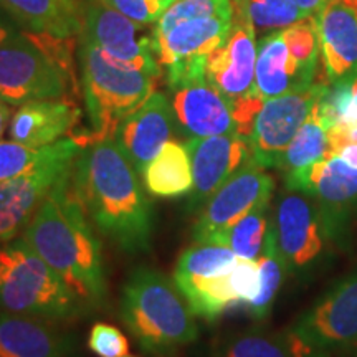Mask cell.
I'll use <instances>...</instances> for the list:
<instances>
[{
    "label": "cell",
    "instance_id": "1",
    "mask_svg": "<svg viewBox=\"0 0 357 357\" xmlns=\"http://www.w3.org/2000/svg\"><path fill=\"white\" fill-rule=\"evenodd\" d=\"M75 194L96 230L123 252H147L154 212L126 155L114 139L89 142L71 169Z\"/></svg>",
    "mask_w": 357,
    "mask_h": 357
},
{
    "label": "cell",
    "instance_id": "2",
    "mask_svg": "<svg viewBox=\"0 0 357 357\" xmlns=\"http://www.w3.org/2000/svg\"><path fill=\"white\" fill-rule=\"evenodd\" d=\"M22 238L68 284L84 307L105 301L101 243L75 194L71 171L53 187Z\"/></svg>",
    "mask_w": 357,
    "mask_h": 357
},
{
    "label": "cell",
    "instance_id": "3",
    "mask_svg": "<svg viewBox=\"0 0 357 357\" xmlns=\"http://www.w3.org/2000/svg\"><path fill=\"white\" fill-rule=\"evenodd\" d=\"M121 319L142 349L171 354L199 337L195 314L176 283L153 268L134 270L123 288Z\"/></svg>",
    "mask_w": 357,
    "mask_h": 357
},
{
    "label": "cell",
    "instance_id": "4",
    "mask_svg": "<svg viewBox=\"0 0 357 357\" xmlns=\"http://www.w3.org/2000/svg\"><path fill=\"white\" fill-rule=\"evenodd\" d=\"M79 71L91 134L77 139L84 147L89 142L114 139L119 124L132 114L154 93L158 79L144 71L118 65L79 35Z\"/></svg>",
    "mask_w": 357,
    "mask_h": 357
},
{
    "label": "cell",
    "instance_id": "5",
    "mask_svg": "<svg viewBox=\"0 0 357 357\" xmlns=\"http://www.w3.org/2000/svg\"><path fill=\"white\" fill-rule=\"evenodd\" d=\"M84 305L24 238L0 243V311L43 319L73 318Z\"/></svg>",
    "mask_w": 357,
    "mask_h": 357
},
{
    "label": "cell",
    "instance_id": "6",
    "mask_svg": "<svg viewBox=\"0 0 357 357\" xmlns=\"http://www.w3.org/2000/svg\"><path fill=\"white\" fill-rule=\"evenodd\" d=\"M71 78L43 33L22 32L0 45V98L8 105L65 96Z\"/></svg>",
    "mask_w": 357,
    "mask_h": 357
},
{
    "label": "cell",
    "instance_id": "7",
    "mask_svg": "<svg viewBox=\"0 0 357 357\" xmlns=\"http://www.w3.org/2000/svg\"><path fill=\"white\" fill-rule=\"evenodd\" d=\"M270 231L288 273L314 270L337 238L329 218L311 195L287 189L271 215Z\"/></svg>",
    "mask_w": 357,
    "mask_h": 357
},
{
    "label": "cell",
    "instance_id": "8",
    "mask_svg": "<svg viewBox=\"0 0 357 357\" xmlns=\"http://www.w3.org/2000/svg\"><path fill=\"white\" fill-rule=\"evenodd\" d=\"M82 149L77 137L61 139L50 159L0 185V243L10 242L26 229L53 187L73 169Z\"/></svg>",
    "mask_w": 357,
    "mask_h": 357
},
{
    "label": "cell",
    "instance_id": "9",
    "mask_svg": "<svg viewBox=\"0 0 357 357\" xmlns=\"http://www.w3.org/2000/svg\"><path fill=\"white\" fill-rule=\"evenodd\" d=\"M82 35L118 65L144 71L155 79L162 75L154 25L137 24L98 0L86 7Z\"/></svg>",
    "mask_w": 357,
    "mask_h": 357
},
{
    "label": "cell",
    "instance_id": "10",
    "mask_svg": "<svg viewBox=\"0 0 357 357\" xmlns=\"http://www.w3.org/2000/svg\"><path fill=\"white\" fill-rule=\"evenodd\" d=\"M273 190V177L250 159L204 205L192 231L194 242L225 245L231 227L253 208L270 204Z\"/></svg>",
    "mask_w": 357,
    "mask_h": 357
},
{
    "label": "cell",
    "instance_id": "11",
    "mask_svg": "<svg viewBox=\"0 0 357 357\" xmlns=\"http://www.w3.org/2000/svg\"><path fill=\"white\" fill-rule=\"evenodd\" d=\"M326 83L316 82L310 88L265 100L247 137L253 162L278 169L281 155L311 114Z\"/></svg>",
    "mask_w": 357,
    "mask_h": 357
},
{
    "label": "cell",
    "instance_id": "12",
    "mask_svg": "<svg viewBox=\"0 0 357 357\" xmlns=\"http://www.w3.org/2000/svg\"><path fill=\"white\" fill-rule=\"evenodd\" d=\"M307 344L319 351H347L357 346V268L339 280L294 326Z\"/></svg>",
    "mask_w": 357,
    "mask_h": 357
},
{
    "label": "cell",
    "instance_id": "13",
    "mask_svg": "<svg viewBox=\"0 0 357 357\" xmlns=\"http://www.w3.org/2000/svg\"><path fill=\"white\" fill-rule=\"evenodd\" d=\"M257 55L255 26L234 6L229 35L205 61V78L230 102V108L235 102L257 95Z\"/></svg>",
    "mask_w": 357,
    "mask_h": 357
},
{
    "label": "cell",
    "instance_id": "14",
    "mask_svg": "<svg viewBox=\"0 0 357 357\" xmlns=\"http://www.w3.org/2000/svg\"><path fill=\"white\" fill-rule=\"evenodd\" d=\"M194 187L187 207L199 211L229 178L252 159L248 141L238 132L187 139Z\"/></svg>",
    "mask_w": 357,
    "mask_h": 357
},
{
    "label": "cell",
    "instance_id": "15",
    "mask_svg": "<svg viewBox=\"0 0 357 357\" xmlns=\"http://www.w3.org/2000/svg\"><path fill=\"white\" fill-rule=\"evenodd\" d=\"M284 184L289 190L311 195L329 218L339 236L346 215L357 205V169L339 155H329L300 171L287 174Z\"/></svg>",
    "mask_w": 357,
    "mask_h": 357
},
{
    "label": "cell",
    "instance_id": "16",
    "mask_svg": "<svg viewBox=\"0 0 357 357\" xmlns=\"http://www.w3.org/2000/svg\"><path fill=\"white\" fill-rule=\"evenodd\" d=\"M176 287L195 316L213 321L230 306L255 300L260 291V268L257 261L238 258L227 273L178 281Z\"/></svg>",
    "mask_w": 357,
    "mask_h": 357
},
{
    "label": "cell",
    "instance_id": "17",
    "mask_svg": "<svg viewBox=\"0 0 357 357\" xmlns=\"http://www.w3.org/2000/svg\"><path fill=\"white\" fill-rule=\"evenodd\" d=\"M176 131L172 105L160 91H154L141 108L119 124L114 141L121 147L134 171L144 172L147 164L171 141Z\"/></svg>",
    "mask_w": 357,
    "mask_h": 357
},
{
    "label": "cell",
    "instance_id": "18",
    "mask_svg": "<svg viewBox=\"0 0 357 357\" xmlns=\"http://www.w3.org/2000/svg\"><path fill=\"white\" fill-rule=\"evenodd\" d=\"M172 93L176 129L187 139L238 132L230 102L207 78L174 89Z\"/></svg>",
    "mask_w": 357,
    "mask_h": 357
},
{
    "label": "cell",
    "instance_id": "19",
    "mask_svg": "<svg viewBox=\"0 0 357 357\" xmlns=\"http://www.w3.org/2000/svg\"><path fill=\"white\" fill-rule=\"evenodd\" d=\"M326 82L357 75V0H328L316 13Z\"/></svg>",
    "mask_w": 357,
    "mask_h": 357
},
{
    "label": "cell",
    "instance_id": "20",
    "mask_svg": "<svg viewBox=\"0 0 357 357\" xmlns=\"http://www.w3.org/2000/svg\"><path fill=\"white\" fill-rule=\"evenodd\" d=\"M234 12L182 22L167 32L155 33L158 60L162 68L207 60L230 32Z\"/></svg>",
    "mask_w": 357,
    "mask_h": 357
},
{
    "label": "cell",
    "instance_id": "21",
    "mask_svg": "<svg viewBox=\"0 0 357 357\" xmlns=\"http://www.w3.org/2000/svg\"><path fill=\"white\" fill-rule=\"evenodd\" d=\"M79 109L66 96L37 100L13 111L8 137L29 147H45L60 141L78 123Z\"/></svg>",
    "mask_w": 357,
    "mask_h": 357
},
{
    "label": "cell",
    "instance_id": "22",
    "mask_svg": "<svg viewBox=\"0 0 357 357\" xmlns=\"http://www.w3.org/2000/svg\"><path fill=\"white\" fill-rule=\"evenodd\" d=\"M0 8L24 32L61 38L79 37L86 19L82 0H0Z\"/></svg>",
    "mask_w": 357,
    "mask_h": 357
},
{
    "label": "cell",
    "instance_id": "23",
    "mask_svg": "<svg viewBox=\"0 0 357 357\" xmlns=\"http://www.w3.org/2000/svg\"><path fill=\"white\" fill-rule=\"evenodd\" d=\"M314 83V78L307 77L294 61L283 30L270 33L258 43L255 91L263 100L310 88Z\"/></svg>",
    "mask_w": 357,
    "mask_h": 357
},
{
    "label": "cell",
    "instance_id": "24",
    "mask_svg": "<svg viewBox=\"0 0 357 357\" xmlns=\"http://www.w3.org/2000/svg\"><path fill=\"white\" fill-rule=\"evenodd\" d=\"M63 336L43 318L0 311V357H65Z\"/></svg>",
    "mask_w": 357,
    "mask_h": 357
},
{
    "label": "cell",
    "instance_id": "25",
    "mask_svg": "<svg viewBox=\"0 0 357 357\" xmlns=\"http://www.w3.org/2000/svg\"><path fill=\"white\" fill-rule=\"evenodd\" d=\"M318 352L294 329H248L222 339L212 357H314Z\"/></svg>",
    "mask_w": 357,
    "mask_h": 357
},
{
    "label": "cell",
    "instance_id": "26",
    "mask_svg": "<svg viewBox=\"0 0 357 357\" xmlns=\"http://www.w3.org/2000/svg\"><path fill=\"white\" fill-rule=\"evenodd\" d=\"M146 190L155 197H181L194 187L190 158L185 144L169 141L142 172Z\"/></svg>",
    "mask_w": 357,
    "mask_h": 357
},
{
    "label": "cell",
    "instance_id": "27",
    "mask_svg": "<svg viewBox=\"0 0 357 357\" xmlns=\"http://www.w3.org/2000/svg\"><path fill=\"white\" fill-rule=\"evenodd\" d=\"M329 155L331 153H329L328 128L321 121L318 109L314 106L305 124L293 137V141L289 142L284 154L281 155L278 169L287 176V174L296 172L300 169L311 166V164L319 162Z\"/></svg>",
    "mask_w": 357,
    "mask_h": 357
},
{
    "label": "cell",
    "instance_id": "28",
    "mask_svg": "<svg viewBox=\"0 0 357 357\" xmlns=\"http://www.w3.org/2000/svg\"><path fill=\"white\" fill-rule=\"evenodd\" d=\"M236 261L238 257L225 245L195 243L178 257L174 270V283L227 273L235 266Z\"/></svg>",
    "mask_w": 357,
    "mask_h": 357
},
{
    "label": "cell",
    "instance_id": "29",
    "mask_svg": "<svg viewBox=\"0 0 357 357\" xmlns=\"http://www.w3.org/2000/svg\"><path fill=\"white\" fill-rule=\"evenodd\" d=\"M268 205L270 204L260 205L248 212L231 227L227 235L225 247L234 250L238 258L257 261L263 253L271 220L268 215Z\"/></svg>",
    "mask_w": 357,
    "mask_h": 357
},
{
    "label": "cell",
    "instance_id": "30",
    "mask_svg": "<svg viewBox=\"0 0 357 357\" xmlns=\"http://www.w3.org/2000/svg\"><path fill=\"white\" fill-rule=\"evenodd\" d=\"M257 263L258 268H260V291H258L255 300L248 303L247 306L252 316H255L257 319H263L270 314L276 294H278L281 283H283L284 273H287V268H284L280 255L276 253L273 236H271L270 230H268L265 248H263V253Z\"/></svg>",
    "mask_w": 357,
    "mask_h": 357
},
{
    "label": "cell",
    "instance_id": "31",
    "mask_svg": "<svg viewBox=\"0 0 357 357\" xmlns=\"http://www.w3.org/2000/svg\"><path fill=\"white\" fill-rule=\"evenodd\" d=\"M234 6L247 17L255 30H283L310 17L288 0H234Z\"/></svg>",
    "mask_w": 357,
    "mask_h": 357
},
{
    "label": "cell",
    "instance_id": "32",
    "mask_svg": "<svg viewBox=\"0 0 357 357\" xmlns=\"http://www.w3.org/2000/svg\"><path fill=\"white\" fill-rule=\"evenodd\" d=\"M61 139L45 147H29L15 141H0V185L38 167L60 149Z\"/></svg>",
    "mask_w": 357,
    "mask_h": 357
},
{
    "label": "cell",
    "instance_id": "33",
    "mask_svg": "<svg viewBox=\"0 0 357 357\" xmlns=\"http://www.w3.org/2000/svg\"><path fill=\"white\" fill-rule=\"evenodd\" d=\"M284 42L298 66L305 71L307 77H316V66L321 53L316 19L312 15L306 17L288 29H283Z\"/></svg>",
    "mask_w": 357,
    "mask_h": 357
},
{
    "label": "cell",
    "instance_id": "34",
    "mask_svg": "<svg viewBox=\"0 0 357 357\" xmlns=\"http://www.w3.org/2000/svg\"><path fill=\"white\" fill-rule=\"evenodd\" d=\"M230 12H234V0H174L154 30L155 33H162L182 22Z\"/></svg>",
    "mask_w": 357,
    "mask_h": 357
},
{
    "label": "cell",
    "instance_id": "35",
    "mask_svg": "<svg viewBox=\"0 0 357 357\" xmlns=\"http://www.w3.org/2000/svg\"><path fill=\"white\" fill-rule=\"evenodd\" d=\"M88 347L98 357H123L129 354L128 337L116 326L96 323L89 331Z\"/></svg>",
    "mask_w": 357,
    "mask_h": 357
},
{
    "label": "cell",
    "instance_id": "36",
    "mask_svg": "<svg viewBox=\"0 0 357 357\" xmlns=\"http://www.w3.org/2000/svg\"><path fill=\"white\" fill-rule=\"evenodd\" d=\"M101 2L137 24L155 25L174 0H101Z\"/></svg>",
    "mask_w": 357,
    "mask_h": 357
},
{
    "label": "cell",
    "instance_id": "37",
    "mask_svg": "<svg viewBox=\"0 0 357 357\" xmlns=\"http://www.w3.org/2000/svg\"><path fill=\"white\" fill-rule=\"evenodd\" d=\"M22 32H24V30H22L20 26L17 25L2 8H0V45L10 42V40L19 37Z\"/></svg>",
    "mask_w": 357,
    "mask_h": 357
},
{
    "label": "cell",
    "instance_id": "38",
    "mask_svg": "<svg viewBox=\"0 0 357 357\" xmlns=\"http://www.w3.org/2000/svg\"><path fill=\"white\" fill-rule=\"evenodd\" d=\"M13 116L12 105H8L6 101H0V141L3 139L6 132H8V126H10Z\"/></svg>",
    "mask_w": 357,
    "mask_h": 357
},
{
    "label": "cell",
    "instance_id": "39",
    "mask_svg": "<svg viewBox=\"0 0 357 357\" xmlns=\"http://www.w3.org/2000/svg\"><path fill=\"white\" fill-rule=\"evenodd\" d=\"M288 2H291L293 6L301 8L307 15H312V13H318L323 8L328 0H288Z\"/></svg>",
    "mask_w": 357,
    "mask_h": 357
},
{
    "label": "cell",
    "instance_id": "40",
    "mask_svg": "<svg viewBox=\"0 0 357 357\" xmlns=\"http://www.w3.org/2000/svg\"><path fill=\"white\" fill-rule=\"evenodd\" d=\"M314 357H328V356H326V352H324V351H319L318 354H316Z\"/></svg>",
    "mask_w": 357,
    "mask_h": 357
},
{
    "label": "cell",
    "instance_id": "41",
    "mask_svg": "<svg viewBox=\"0 0 357 357\" xmlns=\"http://www.w3.org/2000/svg\"><path fill=\"white\" fill-rule=\"evenodd\" d=\"M352 357H357V346L352 349Z\"/></svg>",
    "mask_w": 357,
    "mask_h": 357
},
{
    "label": "cell",
    "instance_id": "42",
    "mask_svg": "<svg viewBox=\"0 0 357 357\" xmlns=\"http://www.w3.org/2000/svg\"><path fill=\"white\" fill-rule=\"evenodd\" d=\"M123 357H136V356H129V354H128V356H123Z\"/></svg>",
    "mask_w": 357,
    "mask_h": 357
},
{
    "label": "cell",
    "instance_id": "43",
    "mask_svg": "<svg viewBox=\"0 0 357 357\" xmlns=\"http://www.w3.org/2000/svg\"><path fill=\"white\" fill-rule=\"evenodd\" d=\"M0 101H3V100H2V98H0Z\"/></svg>",
    "mask_w": 357,
    "mask_h": 357
}]
</instances>
